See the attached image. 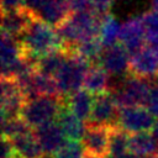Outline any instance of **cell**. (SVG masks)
<instances>
[{
    "label": "cell",
    "mask_w": 158,
    "mask_h": 158,
    "mask_svg": "<svg viewBox=\"0 0 158 158\" xmlns=\"http://www.w3.org/2000/svg\"><path fill=\"white\" fill-rule=\"evenodd\" d=\"M20 42L23 54L33 62L51 52L65 48L57 28L37 16L32 19Z\"/></svg>",
    "instance_id": "obj_1"
},
{
    "label": "cell",
    "mask_w": 158,
    "mask_h": 158,
    "mask_svg": "<svg viewBox=\"0 0 158 158\" xmlns=\"http://www.w3.org/2000/svg\"><path fill=\"white\" fill-rule=\"evenodd\" d=\"M102 17L94 11H75L57 27L67 49L74 48L78 43L100 37Z\"/></svg>",
    "instance_id": "obj_2"
},
{
    "label": "cell",
    "mask_w": 158,
    "mask_h": 158,
    "mask_svg": "<svg viewBox=\"0 0 158 158\" xmlns=\"http://www.w3.org/2000/svg\"><path fill=\"white\" fill-rule=\"evenodd\" d=\"M152 83L153 80L128 73L123 77L118 86H114L111 89L118 107L147 106L152 90Z\"/></svg>",
    "instance_id": "obj_3"
},
{
    "label": "cell",
    "mask_w": 158,
    "mask_h": 158,
    "mask_svg": "<svg viewBox=\"0 0 158 158\" xmlns=\"http://www.w3.org/2000/svg\"><path fill=\"white\" fill-rule=\"evenodd\" d=\"M64 102V96L42 95L25 102L21 117L33 128L57 120L59 110Z\"/></svg>",
    "instance_id": "obj_4"
},
{
    "label": "cell",
    "mask_w": 158,
    "mask_h": 158,
    "mask_svg": "<svg viewBox=\"0 0 158 158\" xmlns=\"http://www.w3.org/2000/svg\"><path fill=\"white\" fill-rule=\"evenodd\" d=\"M91 67V63L70 49L69 56L56 75L59 90L63 96H68L83 86L85 75Z\"/></svg>",
    "instance_id": "obj_5"
},
{
    "label": "cell",
    "mask_w": 158,
    "mask_h": 158,
    "mask_svg": "<svg viewBox=\"0 0 158 158\" xmlns=\"http://www.w3.org/2000/svg\"><path fill=\"white\" fill-rule=\"evenodd\" d=\"M156 123V116L146 106L121 107L118 111L117 126L128 133L152 131Z\"/></svg>",
    "instance_id": "obj_6"
},
{
    "label": "cell",
    "mask_w": 158,
    "mask_h": 158,
    "mask_svg": "<svg viewBox=\"0 0 158 158\" xmlns=\"http://www.w3.org/2000/svg\"><path fill=\"white\" fill-rule=\"evenodd\" d=\"M118 111H120V107L116 102L112 90L96 94L94 98L93 111L86 123L117 126Z\"/></svg>",
    "instance_id": "obj_7"
},
{
    "label": "cell",
    "mask_w": 158,
    "mask_h": 158,
    "mask_svg": "<svg viewBox=\"0 0 158 158\" xmlns=\"http://www.w3.org/2000/svg\"><path fill=\"white\" fill-rule=\"evenodd\" d=\"M130 53L118 41L109 47H104L99 63L112 77H126L130 73Z\"/></svg>",
    "instance_id": "obj_8"
},
{
    "label": "cell",
    "mask_w": 158,
    "mask_h": 158,
    "mask_svg": "<svg viewBox=\"0 0 158 158\" xmlns=\"http://www.w3.org/2000/svg\"><path fill=\"white\" fill-rule=\"evenodd\" d=\"M111 127L112 126L86 123V130L81 139L84 151L99 158H109Z\"/></svg>",
    "instance_id": "obj_9"
},
{
    "label": "cell",
    "mask_w": 158,
    "mask_h": 158,
    "mask_svg": "<svg viewBox=\"0 0 158 158\" xmlns=\"http://www.w3.org/2000/svg\"><path fill=\"white\" fill-rule=\"evenodd\" d=\"M130 73L141 78L154 80L158 78V53L147 43L130 58Z\"/></svg>",
    "instance_id": "obj_10"
},
{
    "label": "cell",
    "mask_w": 158,
    "mask_h": 158,
    "mask_svg": "<svg viewBox=\"0 0 158 158\" xmlns=\"http://www.w3.org/2000/svg\"><path fill=\"white\" fill-rule=\"evenodd\" d=\"M128 51L130 56L137 53L146 46V28L141 17H131L123 22L118 40Z\"/></svg>",
    "instance_id": "obj_11"
},
{
    "label": "cell",
    "mask_w": 158,
    "mask_h": 158,
    "mask_svg": "<svg viewBox=\"0 0 158 158\" xmlns=\"http://www.w3.org/2000/svg\"><path fill=\"white\" fill-rule=\"evenodd\" d=\"M33 133L46 154H53L67 139L62 127L56 120L33 128Z\"/></svg>",
    "instance_id": "obj_12"
},
{
    "label": "cell",
    "mask_w": 158,
    "mask_h": 158,
    "mask_svg": "<svg viewBox=\"0 0 158 158\" xmlns=\"http://www.w3.org/2000/svg\"><path fill=\"white\" fill-rule=\"evenodd\" d=\"M33 17L35 15L25 6L17 10L1 12V28L4 32H7L9 35L20 40Z\"/></svg>",
    "instance_id": "obj_13"
},
{
    "label": "cell",
    "mask_w": 158,
    "mask_h": 158,
    "mask_svg": "<svg viewBox=\"0 0 158 158\" xmlns=\"http://www.w3.org/2000/svg\"><path fill=\"white\" fill-rule=\"evenodd\" d=\"M59 126L62 127L65 138L67 139H73V141H81L86 130V123L80 120L69 107L67 104L65 96H64V102L59 110V114L56 120Z\"/></svg>",
    "instance_id": "obj_14"
},
{
    "label": "cell",
    "mask_w": 158,
    "mask_h": 158,
    "mask_svg": "<svg viewBox=\"0 0 158 158\" xmlns=\"http://www.w3.org/2000/svg\"><path fill=\"white\" fill-rule=\"evenodd\" d=\"M73 12L70 0H49L37 14V17L54 26L63 23Z\"/></svg>",
    "instance_id": "obj_15"
},
{
    "label": "cell",
    "mask_w": 158,
    "mask_h": 158,
    "mask_svg": "<svg viewBox=\"0 0 158 158\" xmlns=\"http://www.w3.org/2000/svg\"><path fill=\"white\" fill-rule=\"evenodd\" d=\"M94 98L95 95L88 91L86 89H79L70 95L65 96L67 104L69 105L70 110L84 122H86L91 115L93 106H94Z\"/></svg>",
    "instance_id": "obj_16"
},
{
    "label": "cell",
    "mask_w": 158,
    "mask_h": 158,
    "mask_svg": "<svg viewBox=\"0 0 158 158\" xmlns=\"http://www.w3.org/2000/svg\"><path fill=\"white\" fill-rule=\"evenodd\" d=\"M83 86L94 95L111 90L112 86L110 85V74L100 64H91L85 75Z\"/></svg>",
    "instance_id": "obj_17"
},
{
    "label": "cell",
    "mask_w": 158,
    "mask_h": 158,
    "mask_svg": "<svg viewBox=\"0 0 158 158\" xmlns=\"http://www.w3.org/2000/svg\"><path fill=\"white\" fill-rule=\"evenodd\" d=\"M69 52H70V49L64 48V49L51 52V53L38 58L35 62L36 70H38L40 73H42L44 75H49V77L56 78V75L58 74V72L60 70V68L65 63V60L69 56Z\"/></svg>",
    "instance_id": "obj_18"
},
{
    "label": "cell",
    "mask_w": 158,
    "mask_h": 158,
    "mask_svg": "<svg viewBox=\"0 0 158 158\" xmlns=\"http://www.w3.org/2000/svg\"><path fill=\"white\" fill-rule=\"evenodd\" d=\"M19 158H42L44 152L33 131L11 139Z\"/></svg>",
    "instance_id": "obj_19"
},
{
    "label": "cell",
    "mask_w": 158,
    "mask_h": 158,
    "mask_svg": "<svg viewBox=\"0 0 158 158\" xmlns=\"http://www.w3.org/2000/svg\"><path fill=\"white\" fill-rule=\"evenodd\" d=\"M157 141L158 139L152 135V132L148 131L130 133L128 148L132 153L139 157L151 156L152 153H156V149L158 147Z\"/></svg>",
    "instance_id": "obj_20"
},
{
    "label": "cell",
    "mask_w": 158,
    "mask_h": 158,
    "mask_svg": "<svg viewBox=\"0 0 158 158\" xmlns=\"http://www.w3.org/2000/svg\"><path fill=\"white\" fill-rule=\"evenodd\" d=\"M72 49L79 56H81L83 58H85L86 60H89L91 64H98L100 56L102 53L104 46H102L100 37H96V38H91L88 41H83Z\"/></svg>",
    "instance_id": "obj_21"
},
{
    "label": "cell",
    "mask_w": 158,
    "mask_h": 158,
    "mask_svg": "<svg viewBox=\"0 0 158 158\" xmlns=\"http://www.w3.org/2000/svg\"><path fill=\"white\" fill-rule=\"evenodd\" d=\"M120 31L121 27L114 15L107 14L102 17L101 28H100V40L104 47H109L120 40Z\"/></svg>",
    "instance_id": "obj_22"
},
{
    "label": "cell",
    "mask_w": 158,
    "mask_h": 158,
    "mask_svg": "<svg viewBox=\"0 0 158 158\" xmlns=\"http://www.w3.org/2000/svg\"><path fill=\"white\" fill-rule=\"evenodd\" d=\"M128 138L130 133L125 130L120 128L118 126L111 127V136H110V154L109 158H114L121 156L130 151L128 148Z\"/></svg>",
    "instance_id": "obj_23"
},
{
    "label": "cell",
    "mask_w": 158,
    "mask_h": 158,
    "mask_svg": "<svg viewBox=\"0 0 158 158\" xmlns=\"http://www.w3.org/2000/svg\"><path fill=\"white\" fill-rule=\"evenodd\" d=\"M1 127H2V136L9 139L32 132L31 126L21 116L11 117V118H1Z\"/></svg>",
    "instance_id": "obj_24"
},
{
    "label": "cell",
    "mask_w": 158,
    "mask_h": 158,
    "mask_svg": "<svg viewBox=\"0 0 158 158\" xmlns=\"http://www.w3.org/2000/svg\"><path fill=\"white\" fill-rule=\"evenodd\" d=\"M84 147L80 141L65 139V142L53 153L54 158H83Z\"/></svg>",
    "instance_id": "obj_25"
},
{
    "label": "cell",
    "mask_w": 158,
    "mask_h": 158,
    "mask_svg": "<svg viewBox=\"0 0 158 158\" xmlns=\"http://www.w3.org/2000/svg\"><path fill=\"white\" fill-rule=\"evenodd\" d=\"M141 19L146 28V37L158 36V10L152 9L144 12Z\"/></svg>",
    "instance_id": "obj_26"
},
{
    "label": "cell",
    "mask_w": 158,
    "mask_h": 158,
    "mask_svg": "<svg viewBox=\"0 0 158 158\" xmlns=\"http://www.w3.org/2000/svg\"><path fill=\"white\" fill-rule=\"evenodd\" d=\"M147 107L156 117H158V78L154 79L152 83V90H151Z\"/></svg>",
    "instance_id": "obj_27"
},
{
    "label": "cell",
    "mask_w": 158,
    "mask_h": 158,
    "mask_svg": "<svg viewBox=\"0 0 158 158\" xmlns=\"http://www.w3.org/2000/svg\"><path fill=\"white\" fill-rule=\"evenodd\" d=\"M1 158H19L11 139L1 137Z\"/></svg>",
    "instance_id": "obj_28"
},
{
    "label": "cell",
    "mask_w": 158,
    "mask_h": 158,
    "mask_svg": "<svg viewBox=\"0 0 158 158\" xmlns=\"http://www.w3.org/2000/svg\"><path fill=\"white\" fill-rule=\"evenodd\" d=\"M49 0H23V6L31 11L35 16H37V14L40 12V10L48 2Z\"/></svg>",
    "instance_id": "obj_29"
},
{
    "label": "cell",
    "mask_w": 158,
    "mask_h": 158,
    "mask_svg": "<svg viewBox=\"0 0 158 158\" xmlns=\"http://www.w3.org/2000/svg\"><path fill=\"white\" fill-rule=\"evenodd\" d=\"M23 6V0H1V12L17 10Z\"/></svg>",
    "instance_id": "obj_30"
},
{
    "label": "cell",
    "mask_w": 158,
    "mask_h": 158,
    "mask_svg": "<svg viewBox=\"0 0 158 158\" xmlns=\"http://www.w3.org/2000/svg\"><path fill=\"white\" fill-rule=\"evenodd\" d=\"M114 158H141V157L137 156V154H135V153H132L130 151V152H126V153H123L121 156H117V157H114Z\"/></svg>",
    "instance_id": "obj_31"
},
{
    "label": "cell",
    "mask_w": 158,
    "mask_h": 158,
    "mask_svg": "<svg viewBox=\"0 0 158 158\" xmlns=\"http://www.w3.org/2000/svg\"><path fill=\"white\" fill-rule=\"evenodd\" d=\"M152 135L158 139V121H156V123H154V126H153V128H152Z\"/></svg>",
    "instance_id": "obj_32"
},
{
    "label": "cell",
    "mask_w": 158,
    "mask_h": 158,
    "mask_svg": "<svg viewBox=\"0 0 158 158\" xmlns=\"http://www.w3.org/2000/svg\"><path fill=\"white\" fill-rule=\"evenodd\" d=\"M42 158H54V157H53V154H46V153H44Z\"/></svg>",
    "instance_id": "obj_33"
},
{
    "label": "cell",
    "mask_w": 158,
    "mask_h": 158,
    "mask_svg": "<svg viewBox=\"0 0 158 158\" xmlns=\"http://www.w3.org/2000/svg\"><path fill=\"white\" fill-rule=\"evenodd\" d=\"M156 157L158 158V147H157V149H156Z\"/></svg>",
    "instance_id": "obj_34"
}]
</instances>
